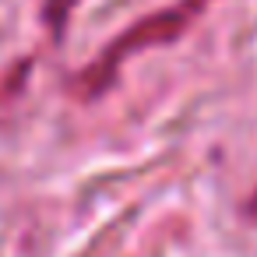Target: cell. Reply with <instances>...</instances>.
I'll use <instances>...</instances> for the list:
<instances>
[{
  "label": "cell",
  "instance_id": "obj_1",
  "mask_svg": "<svg viewBox=\"0 0 257 257\" xmlns=\"http://www.w3.org/2000/svg\"><path fill=\"white\" fill-rule=\"evenodd\" d=\"M201 4L204 0H183V4H176V8H169V11H159V15H152V18H145V22H138L109 53H106V60H102V67L95 71H88L85 74V85L95 92V81H109V71L123 60V53H131V50H145V46H159V43H169V39H176L183 29H187V22L201 11ZM99 85V88H102Z\"/></svg>",
  "mask_w": 257,
  "mask_h": 257
},
{
  "label": "cell",
  "instance_id": "obj_2",
  "mask_svg": "<svg viewBox=\"0 0 257 257\" xmlns=\"http://www.w3.org/2000/svg\"><path fill=\"white\" fill-rule=\"evenodd\" d=\"M74 8H78V0H46V25L60 36V29H64V22L71 18Z\"/></svg>",
  "mask_w": 257,
  "mask_h": 257
},
{
  "label": "cell",
  "instance_id": "obj_3",
  "mask_svg": "<svg viewBox=\"0 0 257 257\" xmlns=\"http://www.w3.org/2000/svg\"><path fill=\"white\" fill-rule=\"evenodd\" d=\"M246 211H250V215L257 218V190H253V197H250V204H246Z\"/></svg>",
  "mask_w": 257,
  "mask_h": 257
}]
</instances>
